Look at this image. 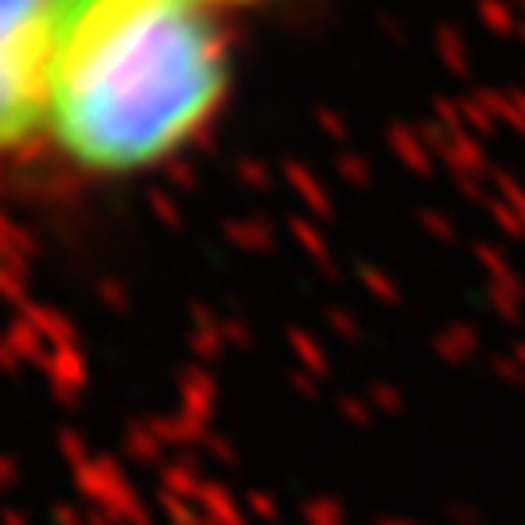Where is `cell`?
I'll return each instance as SVG.
<instances>
[{
	"mask_svg": "<svg viewBox=\"0 0 525 525\" xmlns=\"http://www.w3.org/2000/svg\"><path fill=\"white\" fill-rule=\"evenodd\" d=\"M226 39L207 0H55L47 137L86 172L175 156L226 98Z\"/></svg>",
	"mask_w": 525,
	"mask_h": 525,
	"instance_id": "6da1fadb",
	"label": "cell"
},
{
	"mask_svg": "<svg viewBox=\"0 0 525 525\" xmlns=\"http://www.w3.org/2000/svg\"><path fill=\"white\" fill-rule=\"evenodd\" d=\"M55 0H0V160L47 137V51Z\"/></svg>",
	"mask_w": 525,
	"mask_h": 525,
	"instance_id": "7a4b0ae2",
	"label": "cell"
},
{
	"mask_svg": "<svg viewBox=\"0 0 525 525\" xmlns=\"http://www.w3.org/2000/svg\"><path fill=\"white\" fill-rule=\"evenodd\" d=\"M210 8H218V4H253V0H207Z\"/></svg>",
	"mask_w": 525,
	"mask_h": 525,
	"instance_id": "3957f363",
	"label": "cell"
}]
</instances>
